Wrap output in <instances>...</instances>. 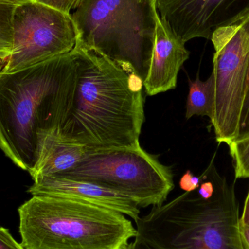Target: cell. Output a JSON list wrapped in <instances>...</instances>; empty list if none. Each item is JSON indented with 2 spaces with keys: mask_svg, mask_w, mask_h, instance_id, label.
<instances>
[{
  "mask_svg": "<svg viewBox=\"0 0 249 249\" xmlns=\"http://www.w3.org/2000/svg\"><path fill=\"white\" fill-rule=\"evenodd\" d=\"M248 136H249V88L244 96L241 118H240L238 136L235 139H243Z\"/></svg>",
  "mask_w": 249,
  "mask_h": 249,
  "instance_id": "2e32d148",
  "label": "cell"
},
{
  "mask_svg": "<svg viewBox=\"0 0 249 249\" xmlns=\"http://www.w3.org/2000/svg\"><path fill=\"white\" fill-rule=\"evenodd\" d=\"M190 57L183 42L158 14L155 38L143 88L148 96L175 89L178 72Z\"/></svg>",
  "mask_w": 249,
  "mask_h": 249,
  "instance_id": "8fae6325",
  "label": "cell"
},
{
  "mask_svg": "<svg viewBox=\"0 0 249 249\" xmlns=\"http://www.w3.org/2000/svg\"><path fill=\"white\" fill-rule=\"evenodd\" d=\"M86 152L84 146L49 136L44 142L37 165L31 176L34 179L40 176L66 172L74 168L84 158Z\"/></svg>",
  "mask_w": 249,
  "mask_h": 249,
  "instance_id": "7c38bea8",
  "label": "cell"
},
{
  "mask_svg": "<svg viewBox=\"0 0 249 249\" xmlns=\"http://www.w3.org/2000/svg\"><path fill=\"white\" fill-rule=\"evenodd\" d=\"M13 47L1 71L10 73L71 52L77 33L70 13L34 0L16 6Z\"/></svg>",
  "mask_w": 249,
  "mask_h": 249,
  "instance_id": "ba28073f",
  "label": "cell"
},
{
  "mask_svg": "<svg viewBox=\"0 0 249 249\" xmlns=\"http://www.w3.org/2000/svg\"><path fill=\"white\" fill-rule=\"evenodd\" d=\"M6 60H7V58L0 57V71H1L3 67H4V64H5L6 63Z\"/></svg>",
  "mask_w": 249,
  "mask_h": 249,
  "instance_id": "603a6c76",
  "label": "cell"
},
{
  "mask_svg": "<svg viewBox=\"0 0 249 249\" xmlns=\"http://www.w3.org/2000/svg\"><path fill=\"white\" fill-rule=\"evenodd\" d=\"M18 212L25 249H124L137 235L125 215L76 199L34 196Z\"/></svg>",
  "mask_w": 249,
  "mask_h": 249,
  "instance_id": "277c9868",
  "label": "cell"
},
{
  "mask_svg": "<svg viewBox=\"0 0 249 249\" xmlns=\"http://www.w3.org/2000/svg\"><path fill=\"white\" fill-rule=\"evenodd\" d=\"M215 52L214 112L212 126L219 143L229 144L238 136L245 96L249 61V16L216 29L211 36Z\"/></svg>",
  "mask_w": 249,
  "mask_h": 249,
  "instance_id": "52a82bcc",
  "label": "cell"
},
{
  "mask_svg": "<svg viewBox=\"0 0 249 249\" xmlns=\"http://www.w3.org/2000/svg\"><path fill=\"white\" fill-rule=\"evenodd\" d=\"M124 249H155L150 245L139 238H135L133 241L128 243Z\"/></svg>",
  "mask_w": 249,
  "mask_h": 249,
  "instance_id": "44dd1931",
  "label": "cell"
},
{
  "mask_svg": "<svg viewBox=\"0 0 249 249\" xmlns=\"http://www.w3.org/2000/svg\"><path fill=\"white\" fill-rule=\"evenodd\" d=\"M155 7L161 20L185 43L211 39L216 29L249 16V0H155Z\"/></svg>",
  "mask_w": 249,
  "mask_h": 249,
  "instance_id": "9c48e42d",
  "label": "cell"
},
{
  "mask_svg": "<svg viewBox=\"0 0 249 249\" xmlns=\"http://www.w3.org/2000/svg\"><path fill=\"white\" fill-rule=\"evenodd\" d=\"M249 88V67H248V73H247V83H246V92L248 90Z\"/></svg>",
  "mask_w": 249,
  "mask_h": 249,
  "instance_id": "d4e9b609",
  "label": "cell"
},
{
  "mask_svg": "<svg viewBox=\"0 0 249 249\" xmlns=\"http://www.w3.org/2000/svg\"><path fill=\"white\" fill-rule=\"evenodd\" d=\"M215 157L206 169L214 183L213 195L206 199L196 190L184 192L152 206L136 222V238L155 249H244L235 185L219 174Z\"/></svg>",
  "mask_w": 249,
  "mask_h": 249,
  "instance_id": "7a4b0ae2",
  "label": "cell"
},
{
  "mask_svg": "<svg viewBox=\"0 0 249 249\" xmlns=\"http://www.w3.org/2000/svg\"><path fill=\"white\" fill-rule=\"evenodd\" d=\"M235 178H249V136L234 139L228 144Z\"/></svg>",
  "mask_w": 249,
  "mask_h": 249,
  "instance_id": "9a60e30c",
  "label": "cell"
},
{
  "mask_svg": "<svg viewBox=\"0 0 249 249\" xmlns=\"http://www.w3.org/2000/svg\"><path fill=\"white\" fill-rule=\"evenodd\" d=\"M240 223L249 227V190L247 198H246L242 215L240 217Z\"/></svg>",
  "mask_w": 249,
  "mask_h": 249,
  "instance_id": "7402d4cb",
  "label": "cell"
},
{
  "mask_svg": "<svg viewBox=\"0 0 249 249\" xmlns=\"http://www.w3.org/2000/svg\"></svg>",
  "mask_w": 249,
  "mask_h": 249,
  "instance_id": "484cf974",
  "label": "cell"
},
{
  "mask_svg": "<svg viewBox=\"0 0 249 249\" xmlns=\"http://www.w3.org/2000/svg\"><path fill=\"white\" fill-rule=\"evenodd\" d=\"M18 4L0 1V57L7 58L13 47V15Z\"/></svg>",
  "mask_w": 249,
  "mask_h": 249,
  "instance_id": "5bb4252c",
  "label": "cell"
},
{
  "mask_svg": "<svg viewBox=\"0 0 249 249\" xmlns=\"http://www.w3.org/2000/svg\"><path fill=\"white\" fill-rule=\"evenodd\" d=\"M189 93L186 105V119L195 115L206 116L212 121L214 112L215 85L213 74L201 81L198 74L196 80L188 79Z\"/></svg>",
  "mask_w": 249,
  "mask_h": 249,
  "instance_id": "4fadbf2b",
  "label": "cell"
},
{
  "mask_svg": "<svg viewBox=\"0 0 249 249\" xmlns=\"http://www.w3.org/2000/svg\"><path fill=\"white\" fill-rule=\"evenodd\" d=\"M34 196L76 199L122 213L135 222L140 218V208L128 197L102 186L58 175L34 178L28 190Z\"/></svg>",
  "mask_w": 249,
  "mask_h": 249,
  "instance_id": "30bf717a",
  "label": "cell"
},
{
  "mask_svg": "<svg viewBox=\"0 0 249 249\" xmlns=\"http://www.w3.org/2000/svg\"><path fill=\"white\" fill-rule=\"evenodd\" d=\"M239 231L243 248L249 249V227L242 225L239 222Z\"/></svg>",
  "mask_w": 249,
  "mask_h": 249,
  "instance_id": "ffe728a7",
  "label": "cell"
},
{
  "mask_svg": "<svg viewBox=\"0 0 249 249\" xmlns=\"http://www.w3.org/2000/svg\"><path fill=\"white\" fill-rule=\"evenodd\" d=\"M0 249H25L16 241L8 230L0 227Z\"/></svg>",
  "mask_w": 249,
  "mask_h": 249,
  "instance_id": "d6986e66",
  "label": "cell"
},
{
  "mask_svg": "<svg viewBox=\"0 0 249 249\" xmlns=\"http://www.w3.org/2000/svg\"><path fill=\"white\" fill-rule=\"evenodd\" d=\"M143 89L134 71L76 45L67 55L54 136L87 150L139 146Z\"/></svg>",
  "mask_w": 249,
  "mask_h": 249,
  "instance_id": "6da1fadb",
  "label": "cell"
},
{
  "mask_svg": "<svg viewBox=\"0 0 249 249\" xmlns=\"http://www.w3.org/2000/svg\"><path fill=\"white\" fill-rule=\"evenodd\" d=\"M34 1L71 14V11H74L80 5L83 0H34Z\"/></svg>",
  "mask_w": 249,
  "mask_h": 249,
  "instance_id": "e0dca14e",
  "label": "cell"
},
{
  "mask_svg": "<svg viewBox=\"0 0 249 249\" xmlns=\"http://www.w3.org/2000/svg\"><path fill=\"white\" fill-rule=\"evenodd\" d=\"M142 146L87 150L71 169L54 175L88 181L117 192L139 208L160 206L174 189L172 168Z\"/></svg>",
  "mask_w": 249,
  "mask_h": 249,
  "instance_id": "8992f818",
  "label": "cell"
},
{
  "mask_svg": "<svg viewBox=\"0 0 249 249\" xmlns=\"http://www.w3.org/2000/svg\"><path fill=\"white\" fill-rule=\"evenodd\" d=\"M200 183V177H196L190 170H188L181 177L179 181V187L184 192H193L198 189Z\"/></svg>",
  "mask_w": 249,
  "mask_h": 249,
  "instance_id": "ac0fdd59",
  "label": "cell"
},
{
  "mask_svg": "<svg viewBox=\"0 0 249 249\" xmlns=\"http://www.w3.org/2000/svg\"><path fill=\"white\" fill-rule=\"evenodd\" d=\"M155 0H83L71 13L76 45L93 50L144 80L155 38Z\"/></svg>",
  "mask_w": 249,
  "mask_h": 249,
  "instance_id": "5b68a950",
  "label": "cell"
},
{
  "mask_svg": "<svg viewBox=\"0 0 249 249\" xmlns=\"http://www.w3.org/2000/svg\"><path fill=\"white\" fill-rule=\"evenodd\" d=\"M0 1H10V2H14L16 4H20V3L24 2L28 0H0Z\"/></svg>",
  "mask_w": 249,
  "mask_h": 249,
  "instance_id": "cb8c5ba5",
  "label": "cell"
},
{
  "mask_svg": "<svg viewBox=\"0 0 249 249\" xmlns=\"http://www.w3.org/2000/svg\"><path fill=\"white\" fill-rule=\"evenodd\" d=\"M67 55L14 72L0 71V148L30 174L45 139L55 134Z\"/></svg>",
  "mask_w": 249,
  "mask_h": 249,
  "instance_id": "3957f363",
  "label": "cell"
}]
</instances>
